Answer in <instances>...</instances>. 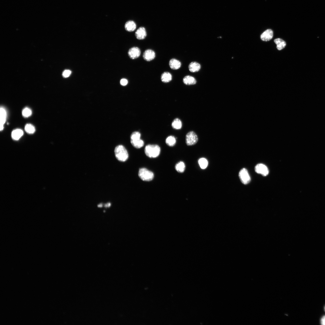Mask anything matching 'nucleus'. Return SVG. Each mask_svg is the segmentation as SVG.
I'll use <instances>...</instances> for the list:
<instances>
[{
	"mask_svg": "<svg viewBox=\"0 0 325 325\" xmlns=\"http://www.w3.org/2000/svg\"><path fill=\"white\" fill-rule=\"evenodd\" d=\"M173 128L176 130H180L182 127V124L181 120L178 118L175 119L172 124Z\"/></svg>",
	"mask_w": 325,
	"mask_h": 325,
	"instance_id": "aec40b11",
	"label": "nucleus"
},
{
	"mask_svg": "<svg viewBox=\"0 0 325 325\" xmlns=\"http://www.w3.org/2000/svg\"><path fill=\"white\" fill-rule=\"evenodd\" d=\"M111 205V203H107V204L105 205V207L106 208H108L110 207Z\"/></svg>",
	"mask_w": 325,
	"mask_h": 325,
	"instance_id": "c756f323",
	"label": "nucleus"
},
{
	"mask_svg": "<svg viewBox=\"0 0 325 325\" xmlns=\"http://www.w3.org/2000/svg\"><path fill=\"white\" fill-rule=\"evenodd\" d=\"M72 72L69 70H65L62 74L63 76L65 78L69 77L71 74Z\"/></svg>",
	"mask_w": 325,
	"mask_h": 325,
	"instance_id": "bb28decb",
	"label": "nucleus"
},
{
	"mask_svg": "<svg viewBox=\"0 0 325 325\" xmlns=\"http://www.w3.org/2000/svg\"><path fill=\"white\" fill-rule=\"evenodd\" d=\"M321 325H325V316H323L321 318Z\"/></svg>",
	"mask_w": 325,
	"mask_h": 325,
	"instance_id": "c85d7f7f",
	"label": "nucleus"
},
{
	"mask_svg": "<svg viewBox=\"0 0 325 325\" xmlns=\"http://www.w3.org/2000/svg\"><path fill=\"white\" fill-rule=\"evenodd\" d=\"M256 172L261 174L264 176H266L269 173V170L267 167L264 165L260 164L257 165L255 167Z\"/></svg>",
	"mask_w": 325,
	"mask_h": 325,
	"instance_id": "423d86ee",
	"label": "nucleus"
},
{
	"mask_svg": "<svg viewBox=\"0 0 325 325\" xmlns=\"http://www.w3.org/2000/svg\"><path fill=\"white\" fill-rule=\"evenodd\" d=\"M23 116L25 117H28L32 114V111L30 108L26 107L24 108L22 112Z\"/></svg>",
	"mask_w": 325,
	"mask_h": 325,
	"instance_id": "a878e982",
	"label": "nucleus"
},
{
	"mask_svg": "<svg viewBox=\"0 0 325 325\" xmlns=\"http://www.w3.org/2000/svg\"><path fill=\"white\" fill-rule=\"evenodd\" d=\"M102 204H100L98 205V207L99 208H101L102 207Z\"/></svg>",
	"mask_w": 325,
	"mask_h": 325,
	"instance_id": "7c9ffc66",
	"label": "nucleus"
},
{
	"mask_svg": "<svg viewBox=\"0 0 325 325\" xmlns=\"http://www.w3.org/2000/svg\"><path fill=\"white\" fill-rule=\"evenodd\" d=\"M129 57L132 59H136L139 58L141 54L140 49L137 47H134L130 48L128 52Z\"/></svg>",
	"mask_w": 325,
	"mask_h": 325,
	"instance_id": "0eeeda50",
	"label": "nucleus"
},
{
	"mask_svg": "<svg viewBox=\"0 0 325 325\" xmlns=\"http://www.w3.org/2000/svg\"><path fill=\"white\" fill-rule=\"evenodd\" d=\"M198 141V138L196 133L194 131L189 132L186 135V143L188 146L195 145Z\"/></svg>",
	"mask_w": 325,
	"mask_h": 325,
	"instance_id": "20e7f679",
	"label": "nucleus"
},
{
	"mask_svg": "<svg viewBox=\"0 0 325 325\" xmlns=\"http://www.w3.org/2000/svg\"><path fill=\"white\" fill-rule=\"evenodd\" d=\"M239 176L241 182L244 184L247 185L251 181L250 176L246 169H241L239 173Z\"/></svg>",
	"mask_w": 325,
	"mask_h": 325,
	"instance_id": "39448f33",
	"label": "nucleus"
},
{
	"mask_svg": "<svg viewBox=\"0 0 325 325\" xmlns=\"http://www.w3.org/2000/svg\"><path fill=\"white\" fill-rule=\"evenodd\" d=\"M198 163L200 168L203 169H206L208 165L207 160L204 158L200 159L198 160Z\"/></svg>",
	"mask_w": 325,
	"mask_h": 325,
	"instance_id": "4be33fe9",
	"label": "nucleus"
},
{
	"mask_svg": "<svg viewBox=\"0 0 325 325\" xmlns=\"http://www.w3.org/2000/svg\"><path fill=\"white\" fill-rule=\"evenodd\" d=\"M128 83V81L126 79H122L120 80V84L122 86H125L127 85Z\"/></svg>",
	"mask_w": 325,
	"mask_h": 325,
	"instance_id": "cd10ccee",
	"label": "nucleus"
},
{
	"mask_svg": "<svg viewBox=\"0 0 325 325\" xmlns=\"http://www.w3.org/2000/svg\"><path fill=\"white\" fill-rule=\"evenodd\" d=\"M135 36L139 40L145 39L147 36V32L145 29L143 27H141L135 33Z\"/></svg>",
	"mask_w": 325,
	"mask_h": 325,
	"instance_id": "9d476101",
	"label": "nucleus"
},
{
	"mask_svg": "<svg viewBox=\"0 0 325 325\" xmlns=\"http://www.w3.org/2000/svg\"><path fill=\"white\" fill-rule=\"evenodd\" d=\"M172 76L170 73L168 72H165L161 75V79L162 82L167 83L170 82L172 79Z\"/></svg>",
	"mask_w": 325,
	"mask_h": 325,
	"instance_id": "a211bd4d",
	"label": "nucleus"
},
{
	"mask_svg": "<svg viewBox=\"0 0 325 325\" xmlns=\"http://www.w3.org/2000/svg\"><path fill=\"white\" fill-rule=\"evenodd\" d=\"M24 134L23 131L21 129H17L14 130L11 133V137L15 140H19Z\"/></svg>",
	"mask_w": 325,
	"mask_h": 325,
	"instance_id": "dca6fc26",
	"label": "nucleus"
},
{
	"mask_svg": "<svg viewBox=\"0 0 325 325\" xmlns=\"http://www.w3.org/2000/svg\"><path fill=\"white\" fill-rule=\"evenodd\" d=\"M185 166L183 162L180 161L175 165V169L179 173H183L185 171Z\"/></svg>",
	"mask_w": 325,
	"mask_h": 325,
	"instance_id": "412c9836",
	"label": "nucleus"
},
{
	"mask_svg": "<svg viewBox=\"0 0 325 325\" xmlns=\"http://www.w3.org/2000/svg\"><path fill=\"white\" fill-rule=\"evenodd\" d=\"M141 135V134L138 132H133L131 135V140H134L140 139Z\"/></svg>",
	"mask_w": 325,
	"mask_h": 325,
	"instance_id": "393cba45",
	"label": "nucleus"
},
{
	"mask_svg": "<svg viewBox=\"0 0 325 325\" xmlns=\"http://www.w3.org/2000/svg\"><path fill=\"white\" fill-rule=\"evenodd\" d=\"M131 143L134 147L138 149L141 148L144 144L143 141L141 139L131 140Z\"/></svg>",
	"mask_w": 325,
	"mask_h": 325,
	"instance_id": "6ab92c4d",
	"label": "nucleus"
},
{
	"mask_svg": "<svg viewBox=\"0 0 325 325\" xmlns=\"http://www.w3.org/2000/svg\"><path fill=\"white\" fill-rule=\"evenodd\" d=\"M6 112L3 107L1 108V130L4 129V126L5 123L6 118Z\"/></svg>",
	"mask_w": 325,
	"mask_h": 325,
	"instance_id": "2eb2a0df",
	"label": "nucleus"
},
{
	"mask_svg": "<svg viewBox=\"0 0 325 325\" xmlns=\"http://www.w3.org/2000/svg\"><path fill=\"white\" fill-rule=\"evenodd\" d=\"M274 42L277 45V48L279 50H281L286 46V43L282 39L278 38L274 40Z\"/></svg>",
	"mask_w": 325,
	"mask_h": 325,
	"instance_id": "f3484780",
	"label": "nucleus"
},
{
	"mask_svg": "<svg viewBox=\"0 0 325 325\" xmlns=\"http://www.w3.org/2000/svg\"><path fill=\"white\" fill-rule=\"evenodd\" d=\"M137 28L136 24L132 21H127L125 24V28L126 30L129 32H132L135 30Z\"/></svg>",
	"mask_w": 325,
	"mask_h": 325,
	"instance_id": "4468645a",
	"label": "nucleus"
},
{
	"mask_svg": "<svg viewBox=\"0 0 325 325\" xmlns=\"http://www.w3.org/2000/svg\"><path fill=\"white\" fill-rule=\"evenodd\" d=\"M324 310H325V307H324Z\"/></svg>",
	"mask_w": 325,
	"mask_h": 325,
	"instance_id": "2f4dec72",
	"label": "nucleus"
},
{
	"mask_svg": "<svg viewBox=\"0 0 325 325\" xmlns=\"http://www.w3.org/2000/svg\"><path fill=\"white\" fill-rule=\"evenodd\" d=\"M183 83L187 85H195L197 83L196 79L194 77L190 75L185 76L183 78Z\"/></svg>",
	"mask_w": 325,
	"mask_h": 325,
	"instance_id": "ddd939ff",
	"label": "nucleus"
},
{
	"mask_svg": "<svg viewBox=\"0 0 325 325\" xmlns=\"http://www.w3.org/2000/svg\"><path fill=\"white\" fill-rule=\"evenodd\" d=\"M176 142V140L175 138L172 135L168 137L166 140V144L170 147L174 146L175 145Z\"/></svg>",
	"mask_w": 325,
	"mask_h": 325,
	"instance_id": "5701e85b",
	"label": "nucleus"
},
{
	"mask_svg": "<svg viewBox=\"0 0 325 325\" xmlns=\"http://www.w3.org/2000/svg\"><path fill=\"white\" fill-rule=\"evenodd\" d=\"M273 33L271 29H268L261 35V39L264 41L267 42L271 39L273 37Z\"/></svg>",
	"mask_w": 325,
	"mask_h": 325,
	"instance_id": "1a4fd4ad",
	"label": "nucleus"
},
{
	"mask_svg": "<svg viewBox=\"0 0 325 325\" xmlns=\"http://www.w3.org/2000/svg\"><path fill=\"white\" fill-rule=\"evenodd\" d=\"M200 64L196 62H192L189 64L188 69L191 72L195 73L198 72L201 69Z\"/></svg>",
	"mask_w": 325,
	"mask_h": 325,
	"instance_id": "9b49d317",
	"label": "nucleus"
},
{
	"mask_svg": "<svg viewBox=\"0 0 325 325\" xmlns=\"http://www.w3.org/2000/svg\"><path fill=\"white\" fill-rule=\"evenodd\" d=\"M138 175L139 177L142 180L145 181H152L154 177V174L152 172L144 168L140 169Z\"/></svg>",
	"mask_w": 325,
	"mask_h": 325,
	"instance_id": "7ed1b4c3",
	"label": "nucleus"
},
{
	"mask_svg": "<svg viewBox=\"0 0 325 325\" xmlns=\"http://www.w3.org/2000/svg\"><path fill=\"white\" fill-rule=\"evenodd\" d=\"M26 132L29 134H33L35 131L34 127L32 125L28 124L26 125L25 127Z\"/></svg>",
	"mask_w": 325,
	"mask_h": 325,
	"instance_id": "b1692460",
	"label": "nucleus"
},
{
	"mask_svg": "<svg viewBox=\"0 0 325 325\" xmlns=\"http://www.w3.org/2000/svg\"><path fill=\"white\" fill-rule=\"evenodd\" d=\"M145 152L146 156L149 157L156 158L160 154V148L156 145H148L146 146Z\"/></svg>",
	"mask_w": 325,
	"mask_h": 325,
	"instance_id": "f257e3e1",
	"label": "nucleus"
},
{
	"mask_svg": "<svg viewBox=\"0 0 325 325\" xmlns=\"http://www.w3.org/2000/svg\"><path fill=\"white\" fill-rule=\"evenodd\" d=\"M115 153L116 158L119 161L125 162L128 159L129 155L127 151L122 145H119L116 147Z\"/></svg>",
	"mask_w": 325,
	"mask_h": 325,
	"instance_id": "f03ea898",
	"label": "nucleus"
},
{
	"mask_svg": "<svg viewBox=\"0 0 325 325\" xmlns=\"http://www.w3.org/2000/svg\"><path fill=\"white\" fill-rule=\"evenodd\" d=\"M155 52L152 49H149L145 50L143 54L144 59L147 62L153 60L155 57Z\"/></svg>",
	"mask_w": 325,
	"mask_h": 325,
	"instance_id": "6e6552de",
	"label": "nucleus"
},
{
	"mask_svg": "<svg viewBox=\"0 0 325 325\" xmlns=\"http://www.w3.org/2000/svg\"><path fill=\"white\" fill-rule=\"evenodd\" d=\"M169 64L170 68L173 70L178 69L181 66L180 62L175 59H171L169 62Z\"/></svg>",
	"mask_w": 325,
	"mask_h": 325,
	"instance_id": "f8f14e48",
	"label": "nucleus"
}]
</instances>
